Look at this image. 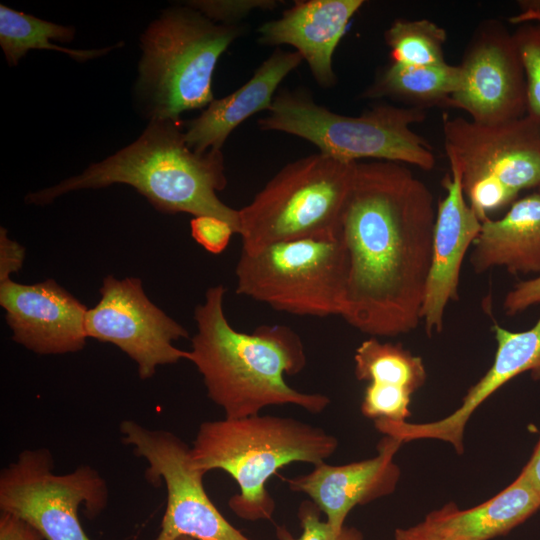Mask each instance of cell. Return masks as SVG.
Instances as JSON below:
<instances>
[{
	"mask_svg": "<svg viewBox=\"0 0 540 540\" xmlns=\"http://www.w3.org/2000/svg\"><path fill=\"white\" fill-rule=\"evenodd\" d=\"M436 206L406 165L356 163L340 222L347 256L341 317L350 326L371 337H396L421 323Z\"/></svg>",
	"mask_w": 540,
	"mask_h": 540,
	"instance_id": "1",
	"label": "cell"
},
{
	"mask_svg": "<svg viewBox=\"0 0 540 540\" xmlns=\"http://www.w3.org/2000/svg\"><path fill=\"white\" fill-rule=\"evenodd\" d=\"M224 295L223 285L212 286L194 310L197 332L188 360L201 374L209 399L226 418L254 416L265 407L286 404L323 412L328 396L300 392L285 380L306 366L300 336L285 325H261L252 333L235 330L224 313Z\"/></svg>",
	"mask_w": 540,
	"mask_h": 540,
	"instance_id": "2",
	"label": "cell"
},
{
	"mask_svg": "<svg viewBox=\"0 0 540 540\" xmlns=\"http://www.w3.org/2000/svg\"><path fill=\"white\" fill-rule=\"evenodd\" d=\"M118 183L135 188L162 213L214 216L239 233V210L217 195L227 184L221 150L197 153L190 149L180 119H152L129 146L77 176L28 194L26 201L46 205L71 191Z\"/></svg>",
	"mask_w": 540,
	"mask_h": 540,
	"instance_id": "3",
	"label": "cell"
},
{
	"mask_svg": "<svg viewBox=\"0 0 540 540\" xmlns=\"http://www.w3.org/2000/svg\"><path fill=\"white\" fill-rule=\"evenodd\" d=\"M338 440L323 428L275 415H254L202 422L191 446L195 468L220 469L238 484L240 492L229 507L246 520L270 519L275 501L266 482L293 462L317 465L330 458Z\"/></svg>",
	"mask_w": 540,
	"mask_h": 540,
	"instance_id": "4",
	"label": "cell"
},
{
	"mask_svg": "<svg viewBox=\"0 0 540 540\" xmlns=\"http://www.w3.org/2000/svg\"><path fill=\"white\" fill-rule=\"evenodd\" d=\"M267 112L258 120L261 130L302 138L320 153L342 161L375 159L423 170L435 166L431 145L412 129L426 118L423 108L379 104L359 116H348L317 104L308 92L283 89Z\"/></svg>",
	"mask_w": 540,
	"mask_h": 540,
	"instance_id": "5",
	"label": "cell"
},
{
	"mask_svg": "<svg viewBox=\"0 0 540 540\" xmlns=\"http://www.w3.org/2000/svg\"><path fill=\"white\" fill-rule=\"evenodd\" d=\"M244 31L218 24L186 5L166 10L141 37L137 91L152 119H180L213 100L220 56Z\"/></svg>",
	"mask_w": 540,
	"mask_h": 540,
	"instance_id": "6",
	"label": "cell"
},
{
	"mask_svg": "<svg viewBox=\"0 0 540 540\" xmlns=\"http://www.w3.org/2000/svg\"><path fill=\"white\" fill-rule=\"evenodd\" d=\"M356 163L318 152L285 165L239 209L242 252L293 240L339 238Z\"/></svg>",
	"mask_w": 540,
	"mask_h": 540,
	"instance_id": "7",
	"label": "cell"
},
{
	"mask_svg": "<svg viewBox=\"0 0 540 540\" xmlns=\"http://www.w3.org/2000/svg\"><path fill=\"white\" fill-rule=\"evenodd\" d=\"M442 129L449 164L482 222L521 191L540 188V120L525 115L484 124L444 115Z\"/></svg>",
	"mask_w": 540,
	"mask_h": 540,
	"instance_id": "8",
	"label": "cell"
},
{
	"mask_svg": "<svg viewBox=\"0 0 540 540\" xmlns=\"http://www.w3.org/2000/svg\"><path fill=\"white\" fill-rule=\"evenodd\" d=\"M235 274L237 294L277 311L320 318L343 313L347 256L340 237L241 251Z\"/></svg>",
	"mask_w": 540,
	"mask_h": 540,
	"instance_id": "9",
	"label": "cell"
},
{
	"mask_svg": "<svg viewBox=\"0 0 540 540\" xmlns=\"http://www.w3.org/2000/svg\"><path fill=\"white\" fill-rule=\"evenodd\" d=\"M108 504V487L100 473L88 465L66 474L54 473V460L46 448L22 451L0 473V512H7L35 528L45 540H91L78 509L88 518Z\"/></svg>",
	"mask_w": 540,
	"mask_h": 540,
	"instance_id": "10",
	"label": "cell"
},
{
	"mask_svg": "<svg viewBox=\"0 0 540 540\" xmlns=\"http://www.w3.org/2000/svg\"><path fill=\"white\" fill-rule=\"evenodd\" d=\"M120 432L122 441L146 460V479L166 486L167 505L156 540H250L210 500L203 485L206 473L193 466L191 447L181 438L133 420L122 421Z\"/></svg>",
	"mask_w": 540,
	"mask_h": 540,
	"instance_id": "11",
	"label": "cell"
},
{
	"mask_svg": "<svg viewBox=\"0 0 540 540\" xmlns=\"http://www.w3.org/2000/svg\"><path fill=\"white\" fill-rule=\"evenodd\" d=\"M100 300L87 310V337L111 343L136 364L142 380L157 367L189 359V351L173 345L189 336L187 330L146 296L137 277L118 279L108 275L100 288Z\"/></svg>",
	"mask_w": 540,
	"mask_h": 540,
	"instance_id": "12",
	"label": "cell"
},
{
	"mask_svg": "<svg viewBox=\"0 0 540 540\" xmlns=\"http://www.w3.org/2000/svg\"><path fill=\"white\" fill-rule=\"evenodd\" d=\"M460 68V85L446 106L463 110L484 124L527 115L526 78L518 49L506 27L485 20L468 43Z\"/></svg>",
	"mask_w": 540,
	"mask_h": 540,
	"instance_id": "13",
	"label": "cell"
},
{
	"mask_svg": "<svg viewBox=\"0 0 540 540\" xmlns=\"http://www.w3.org/2000/svg\"><path fill=\"white\" fill-rule=\"evenodd\" d=\"M0 305L12 340L37 354H65L86 345L87 307L55 280L0 282Z\"/></svg>",
	"mask_w": 540,
	"mask_h": 540,
	"instance_id": "14",
	"label": "cell"
},
{
	"mask_svg": "<svg viewBox=\"0 0 540 540\" xmlns=\"http://www.w3.org/2000/svg\"><path fill=\"white\" fill-rule=\"evenodd\" d=\"M497 349L488 371L471 386L462 404L450 415L428 423L382 420L378 431L404 442L436 439L452 445L460 455L464 452V431L475 410L500 387L516 376L530 372L540 381V318L528 330L513 332L495 323L492 326Z\"/></svg>",
	"mask_w": 540,
	"mask_h": 540,
	"instance_id": "15",
	"label": "cell"
},
{
	"mask_svg": "<svg viewBox=\"0 0 540 540\" xmlns=\"http://www.w3.org/2000/svg\"><path fill=\"white\" fill-rule=\"evenodd\" d=\"M444 178L446 194L436 206L433 253L421 322L428 336L440 333L450 302L458 299L461 266L482 221L467 202L458 170L450 166Z\"/></svg>",
	"mask_w": 540,
	"mask_h": 540,
	"instance_id": "16",
	"label": "cell"
},
{
	"mask_svg": "<svg viewBox=\"0 0 540 540\" xmlns=\"http://www.w3.org/2000/svg\"><path fill=\"white\" fill-rule=\"evenodd\" d=\"M403 442L384 435L377 444V455L343 465L326 462L314 465L311 472L285 482L293 492L305 493L326 515V521L340 531L349 512L392 494L399 482L400 469L394 457Z\"/></svg>",
	"mask_w": 540,
	"mask_h": 540,
	"instance_id": "17",
	"label": "cell"
},
{
	"mask_svg": "<svg viewBox=\"0 0 540 540\" xmlns=\"http://www.w3.org/2000/svg\"><path fill=\"white\" fill-rule=\"evenodd\" d=\"M363 4V0L296 1L278 19L267 21L257 29L258 42L294 47L317 84L331 88L337 80L334 52L349 21Z\"/></svg>",
	"mask_w": 540,
	"mask_h": 540,
	"instance_id": "18",
	"label": "cell"
},
{
	"mask_svg": "<svg viewBox=\"0 0 540 540\" xmlns=\"http://www.w3.org/2000/svg\"><path fill=\"white\" fill-rule=\"evenodd\" d=\"M303 61L296 51L277 48L240 88L214 99L203 112L188 121L185 139L197 153L221 150L228 136L249 117L268 110L280 83Z\"/></svg>",
	"mask_w": 540,
	"mask_h": 540,
	"instance_id": "19",
	"label": "cell"
},
{
	"mask_svg": "<svg viewBox=\"0 0 540 540\" xmlns=\"http://www.w3.org/2000/svg\"><path fill=\"white\" fill-rule=\"evenodd\" d=\"M540 508V496L520 476L491 499L461 510L455 503L415 525L426 540H491L508 534Z\"/></svg>",
	"mask_w": 540,
	"mask_h": 540,
	"instance_id": "20",
	"label": "cell"
},
{
	"mask_svg": "<svg viewBox=\"0 0 540 540\" xmlns=\"http://www.w3.org/2000/svg\"><path fill=\"white\" fill-rule=\"evenodd\" d=\"M476 273L504 267L511 274L540 275V192L515 202L500 219H487L473 243Z\"/></svg>",
	"mask_w": 540,
	"mask_h": 540,
	"instance_id": "21",
	"label": "cell"
},
{
	"mask_svg": "<svg viewBox=\"0 0 540 540\" xmlns=\"http://www.w3.org/2000/svg\"><path fill=\"white\" fill-rule=\"evenodd\" d=\"M459 65H404L391 62L383 67L362 92L366 99L391 98L410 107L444 105L460 85Z\"/></svg>",
	"mask_w": 540,
	"mask_h": 540,
	"instance_id": "22",
	"label": "cell"
},
{
	"mask_svg": "<svg viewBox=\"0 0 540 540\" xmlns=\"http://www.w3.org/2000/svg\"><path fill=\"white\" fill-rule=\"evenodd\" d=\"M75 29L39 19L29 14L0 5V45L10 66H15L31 49H50L68 54L77 61H86L107 53L101 50H75L54 45L50 40L63 43L74 38Z\"/></svg>",
	"mask_w": 540,
	"mask_h": 540,
	"instance_id": "23",
	"label": "cell"
},
{
	"mask_svg": "<svg viewBox=\"0 0 540 540\" xmlns=\"http://www.w3.org/2000/svg\"><path fill=\"white\" fill-rule=\"evenodd\" d=\"M354 362L359 381L397 386L411 394L426 381L422 358L400 343L381 342L377 337H370L357 347Z\"/></svg>",
	"mask_w": 540,
	"mask_h": 540,
	"instance_id": "24",
	"label": "cell"
},
{
	"mask_svg": "<svg viewBox=\"0 0 540 540\" xmlns=\"http://www.w3.org/2000/svg\"><path fill=\"white\" fill-rule=\"evenodd\" d=\"M384 39L392 62L417 66L446 62V30L429 19H395L386 29Z\"/></svg>",
	"mask_w": 540,
	"mask_h": 540,
	"instance_id": "25",
	"label": "cell"
},
{
	"mask_svg": "<svg viewBox=\"0 0 540 540\" xmlns=\"http://www.w3.org/2000/svg\"><path fill=\"white\" fill-rule=\"evenodd\" d=\"M513 37L526 78L527 115L540 120V24L523 25Z\"/></svg>",
	"mask_w": 540,
	"mask_h": 540,
	"instance_id": "26",
	"label": "cell"
},
{
	"mask_svg": "<svg viewBox=\"0 0 540 540\" xmlns=\"http://www.w3.org/2000/svg\"><path fill=\"white\" fill-rule=\"evenodd\" d=\"M411 393L404 388L369 383L364 391L361 412L371 419L403 422L411 415Z\"/></svg>",
	"mask_w": 540,
	"mask_h": 540,
	"instance_id": "27",
	"label": "cell"
},
{
	"mask_svg": "<svg viewBox=\"0 0 540 540\" xmlns=\"http://www.w3.org/2000/svg\"><path fill=\"white\" fill-rule=\"evenodd\" d=\"M280 3L276 0H196L187 5L215 23L232 26L239 25L254 10H273Z\"/></svg>",
	"mask_w": 540,
	"mask_h": 540,
	"instance_id": "28",
	"label": "cell"
},
{
	"mask_svg": "<svg viewBox=\"0 0 540 540\" xmlns=\"http://www.w3.org/2000/svg\"><path fill=\"white\" fill-rule=\"evenodd\" d=\"M321 510L312 500H304L298 509V518L302 527L299 539L289 540H363L362 532L349 526L336 531L327 521H321Z\"/></svg>",
	"mask_w": 540,
	"mask_h": 540,
	"instance_id": "29",
	"label": "cell"
},
{
	"mask_svg": "<svg viewBox=\"0 0 540 540\" xmlns=\"http://www.w3.org/2000/svg\"><path fill=\"white\" fill-rule=\"evenodd\" d=\"M190 227L193 239L212 254L222 253L235 234L229 223L209 215L195 216Z\"/></svg>",
	"mask_w": 540,
	"mask_h": 540,
	"instance_id": "30",
	"label": "cell"
},
{
	"mask_svg": "<svg viewBox=\"0 0 540 540\" xmlns=\"http://www.w3.org/2000/svg\"><path fill=\"white\" fill-rule=\"evenodd\" d=\"M537 304H540V275L514 285L504 297L503 310L506 315L514 316Z\"/></svg>",
	"mask_w": 540,
	"mask_h": 540,
	"instance_id": "31",
	"label": "cell"
},
{
	"mask_svg": "<svg viewBox=\"0 0 540 540\" xmlns=\"http://www.w3.org/2000/svg\"><path fill=\"white\" fill-rule=\"evenodd\" d=\"M25 257L24 247L10 239L7 230H0V282L10 279V275L18 272Z\"/></svg>",
	"mask_w": 540,
	"mask_h": 540,
	"instance_id": "32",
	"label": "cell"
},
{
	"mask_svg": "<svg viewBox=\"0 0 540 540\" xmlns=\"http://www.w3.org/2000/svg\"><path fill=\"white\" fill-rule=\"evenodd\" d=\"M0 540H45L30 524L17 516L0 512Z\"/></svg>",
	"mask_w": 540,
	"mask_h": 540,
	"instance_id": "33",
	"label": "cell"
},
{
	"mask_svg": "<svg viewBox=\"0 0 540 540\" xmlns=\"http://www.w3.org/2000/svg\"><path fill=\"white\" fill-rule=\"evenodd\" d=\"M519 475L540 496V439Z\"/></svg>",
	"mask_w": 540,
	"mask_h": 540,
	"instance_id": "34",
	"label": "cell"
},
{
	"mask_svg": "<svg viewBox=\"0 0 540 540\" xmlns=\"http://www.w3.org/2000/svg\"><path fill=\"white\" fill-rule=\"evenodd\" d=\"M519 12L509 19L512 24H523L529 21H540V0H520L517 2Z\"/></svg>",
	"mask_w": 540,
	"mask_h": 540,
	"instance_id": "35",
	"label": "cell"
},
{
	"mask_svg": "<svg viewBox=\"0 0 540 540\" xmlns=\"http://www.w3.org/2000/svg\"><path fill=\"white\" fill-rule=\"evenodd\" d=\"M395 540H426L415 528V526L395 530Z\"/></svg>",
	"mask_w": 540,
	"mask_h": 540,
	"instance_id": "36",
	"label": "cell"
},
{
	"mask_svg": "<svg viewBox=\"0 0 540 540\" xmlns=\"http://www.w3.org/2000/svg\"><path fill=\"white\" fill-rule=\"evenodd\" d=\"M176 540H195V539H193L191 537H188V536H181V537L177 538Z\"/></svg>",
	"mask_w": 540,
	"mask_h": 540,
	"instance_id": "37",
	"label": "cell"
},
{
	"mask_svg": "<svg viewBox=\"0 0 540 540\" xmlns=\"http://www.w3.org/2000/svg\"><path fill=\"white\" fill-rule=\"evenodd\" d=\"M538 191L540 192V188L538 189Z\"/></svg>",
	"mask_w": 540,
	"mask_h": 540,
	"instance_id": "38",
	"label": "cell"
}]
</instances>
